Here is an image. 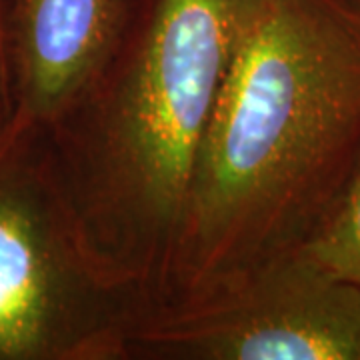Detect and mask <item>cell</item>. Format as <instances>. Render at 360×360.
Returning <instances> with one entry per match:
<instances>
[{"label":"cell","instance_id":"obj_1","mask_svg":"<svg viewBox=\"0 0 360 360\" xmlns=\"http://www.w3.org/2000/svg\"><path fill=\"white\" fill-rule=\"evenodd\" d=\"M360 162L359 0H238L155 307L309 243Z\"/></svg>","mask_w":360,"mask_h":360},{"label":"cell","instance_id":"obj_2","mask_svg":"<svg viewBox=\"0 0 360 360\" xmlns=\"http://www.w3.org/2000/svg\"><path fill=\"white\" fill-rule=\"evenodd\" d=\"M238 0H134L104 65L49 124L68 193L108 264L158 304Z\"/></svg>","mask_w":360,"mask_h":360},{"label":"cell","instance_id":"obj_3","mask_svg":"<svg viewBox=\"0 0 360 360\" xmlns=\"http://www.w3.org/2000/svg\"><path fill=\"white\" fill-rule=\"evenodd\" d=\"M141 290L94 245L46 124H0V360H127Z\"/></svg>","mask_w":360,"mask_h":360},{"label":"cell","instance_id":"obj_4","mask_svg":"<svg viewBox=\"0 0 360 360\" xmlns=\"http://www.w3.org/2000/svg\"><path fill=\"white\" fill-rule=\"evenodd\" d=\"M127 360H360V284L296 248L142 312Z\"/></svg>","mask_w":360,"mask_h":360},{"label":"cell","instance_id":"obj_5","mask_svg":"<svg viewBox=\"0 0 360 360\" xmlns=\"http://www.w3.org/2000/svg\"><path fill=\"white\" fill-rule=\"evenodd\" d=\"M134 0H8L14 112L51 124L104 65Z\"/></svg>","mask_w":360,"mask_h":360},{"label":"cell","instance_id":"obj_6","mask_svg":"<svg viewBox=\"0 0 360 360\" xmlns=\"http://www.w3.org/2000/svg\"><path fill=\"white\" fill-rule=\"evenodd\" d=\"M302 248L360 284V162L330 214Z\"/></svg>","mask_w":360,"mask_h":360},{"label":"cell","instance_id":"obj_7","mask_svg":"<svg viewBox=\"0 0 360 360\" xmlns=\"http://www.w3.org/2000/svg\"><path fill=\"white\" fill-rule=\"evenodd\" d=\"M14 112L13 66L8 49V0H0V124Z\"/></svg>","mask_w":360,"mask_h":360},{"label":"cell","instance_id":"obj_8","mask_svg":"<svg viewBox=\"0 0 360 360\" xmlns=\"http://www.w3.org/2000/svg\"><path fill=\"white\" fill-rule=\"evenodd\" d=\"M359 2H360V0H359Z\"/></svg>","mask_w":360,"mask_h":360}]
</instances>
